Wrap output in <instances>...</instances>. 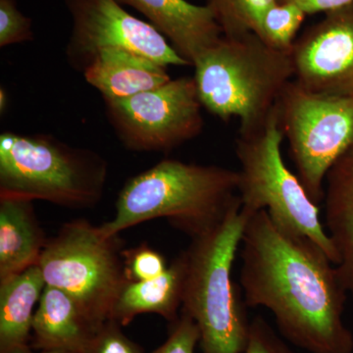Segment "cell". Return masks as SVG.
<instances>
[{
	"instance_id": "6da1fadb",
	"label": "cell",
	"mask_w": 353,
	"mask_h": 353,
	"mask_svg": "<svg viewBox=\"0 0 353 353\" xmlns=\"http://www.w3.org/2000/svg\"><path fill=\"white\" fill-rule=\"evenodd\" d=\"M241 257L246 307L268 309L282 336L305 352H353V334L343 320L347 290L314 241L262 210L246 223Z\"/></svg>"
},
{
	"instance_id": "7a4b0ae2",
	"label": "cell",
	"mask_w": 353,
	"mask_h": 353,
	"mask_svg": "<svg viewBox=\"0 0 353 353\" xmlns=\"http://www.w3.org/2000/svg\"><path fill=\"white\" fill-rule=\"evenodd\" d=\"M239 173L217 165L164 159L132 176L118 194L115 215L99 230L112 236L130 228L165 218L189 236L208 233L240 199Z\"/></svg>"
},
{
	"instance_id": "3957f363",
	"label": "cell",
	"mask_w": 353,
	"mask_h": 353,
	"mask_svg": "<svg viewBox=\"0 0 353 353\" xmlns=\"http://www.w3.org/2000/svg\"><path fill=\"white\" fill-rule=\"evenodd\" d=\"M192 67L203 108L224 122L238 118L241 134L264 126L294 80L290 51L272 48L254 32L223 36Z\"/></svg>"
},
{
	"instance_id": "277c9868",
	"label": "cell",
	"mask_w": 353,
	"mask_h": 353,
	"mask_svg": "<svg viewBox=\"0 0 353 353\" xmlns=\"http://www.w3.org/2000/svg\"><path fill=\"white\" fill-rule=\"evenodd\" d=\"M252 216L239 199L217 226L192 239L183 252L185 275L181 311L196 323L202 353H243L245 350L250 322L232 270Z\"/></svg>"
},
{
	"instance_id": "5b68a950",
	"label": "cell",
	"mask_w": 353,
	"mask_h": 353,
	"mask_svg": "<svg viewBox=\"0 0 353 353\" xmlns=\"http://www.w3.org/2000/svg\"><path fill=\"white\" fill-rule=\"evenodd\" d=\"M109 165L101 153L52 134H0V199L92 208L105 190Z\"/></svg>"
},
{
	"instance_id": "8992f818",
	"label": "cell",
	"mask_w": 353,
	"mask_h": 353,
	"mask_svg": "<svg viewBox=\"0 0 353 353\" xmlns=\"http://www.w3.org/2000/svg\"><path fill=\"white\" fill-rule=\"evenodd\" d=\"M283 141L276 108L263 127L252 134H239L234 152L240 163L241 208L250 215L266 210L280 226L314 241L336 266L340 259L320 218V208L285 165Z\"/></svg>"
},
{
	"instance_id": "52a82bcc",
	"label": "cell",
	"mask_w": 353,
	"mask_h": 353,
	"mask_svg": "<svg viewBox=\"0 0 353 353\" xmlns=\"http://www.w3.org/2000/svg\"><path fill=\"white\" fill-rule=\"evenodd\" d=\"M123 245L119 234L104 236L99 226L80 218L48 239L39 260L46 284L68 294L97 332L111 319L128 283Z\"/></svg>"
},
{
	"instance_id": "ba28073f",
	"label": "cell",
	"mask_w": 353,
	"mask_h": 353,
	"mask_svg": "<svg viewBox=\"0 0 353 353\" xmlns=\"http://www.w3.org/2000/svg\"><path fill=\"white\" fill-rule=\"evenodd\" d=\"M276 111L296 176L312 201L320 204L327 173L353 141V99L314 94L292 80Z\"/></svg>"
},
{
	"instance_id": "9c48e42d",
	"label": "cell",
	"mask_w": 353,
	"mask_h": 353,
	"mask_svg": "<svg viewBox=\"0 0 353 353\" xmlns=\"http://www.w3.org/2000/svg\"><path fill=\"white\" fill-rule=\"evenodd\" d=\"M103 102L114 134L130 152H170L203 132V106L194 77Z\"/></svg>"
},
{
	"instance_id": "30bf717a",
	"label": "cell",
	"mask_w": 353,
	"mask_h": 353,
	"mask_svg": "<svg viewBox=\"0 0 353 353\" xmlns=\"http://www.w3.org/2000/svg\"><path fill=\"white\" fill-rule=\"evenodd\" d=\"M72 28L67 63L83 73L102 50L134 51L165 66H190L152 25L131 15L117 0H64Z\"/></svg>"
},
{
	"instance_id": "8fae6325",
	"label": "cell",
	"mask_w": 353,
	"mask_h": 353,
	"mask_svg": "<svg viewBox=\"0 0 353 353\" xmlns=\"http://www.w3.org/2000/svg\"><path fill=\"white\" fill-rule=\"evenodd\" d=\"M290 57L294 80L306 90L353 99V2L308 27Z\"/></svg>"
},
{
	"instance_id": "7c38bea8",
	"label": "cell",
	"mask_w": 353,
	"mask_h": 353,
	"mask_svg": "<svg viewBox=\"0 0 353 353\" xmlns=\"http://www.w3.org/2000/svg\"><path fill=\"white\" fill-rule=\"evenodd\" d=\"M117 1L143 14L190 66L223 37L212 11L205 4L196 6L187 0Z\"/></svg>"
},
{
	"instance_id": "4fadbf2b",
	"label": "cell",
	"mask_w": 353,
	"mask_h": 353,
	"mask_svg": "<svg viewBox=\"0 0 353 353\" xmlns=\"http://www.w3.org/2000/svg\"><path fill=\"white\" fill-rule=\"evenodd\" d=\"M97 333L68 294L46 285L34 312L32 348L90 353Z\"/></svg>"
},
{
	"instance_id": "5bb4252c",
	"label": "cell",
	"mask_w": 353,
	"mask_h": 353,
	"mask_svg": "<svg viewBox=\"0 0 353 353\" xmlns=\"http://www.w3.org/2000/svg\"><path fill=\"white\" fill-rule=\"evenodd\" d=\"M323 201L325 229L340 259L336 269L353 303V141L327 173Z\"/></svg>"
},
{
	"instance_id": "9a60e30c",
	"label": "cell",
	"mask_w": 353,
	"mask_h": 353,
	"mask_svg": "<svg viewBox=\"0 0 353 353\" xmlns=\"http://www.w3.org/2000/svg\"><path fill=\"white\" fill-rule=\"evenodd\" d=\"M167 68L134 51L111 48L101 51L83 75L102 99H122L169 82Z\"/></svg>"
},
{
	"instance_id": "2e32d148",
	"label": "cell",
	"mask_w": 353,
	"mask_h": 353,
	"mask_svg": "<svg viewBox=\"0 0 353 353\" xmlns=\"http://www.w3.org/2000/svg\"><path fill=\"white\" fill-rule=\"evenodd\" d=\"M46 285L39 265L0 281V353L32 352V322Z\"/></svg>"
},
{
	"instance_id": "e0dca14e",
	"label": "cell",
	"mask_w": 353,
	"mask_h": 353,
	"mask_svg": "<svg viewBox=\"0 0 353 353\" xmlns=\"http://www.w3.org/2000/svg\"><path fill=\"white\" fill-rule=\"evenodd\" d=\"M185 259L181 252L161 275L152 280L130 282L121 290L111 319L125 327L137 316L152 313L173 323L182 309Z\"/></svg>"
},
{
	"instance_id": "ac0fdd59",
	"label": "cell",
	"mask_w": 353,
	"mask_h": 353,
	"mask_svg": "<svg viewBox=\"0 0 353 353\" xmlns=\"http://www.w3.org/2000/svg\"><path fill=\"white\" fill-rule=\"evenodd\" d=\"M48 240L34 201L0 199V281L38 265Z\"/></svg>"
},
{
	"instance_id": "d6986e66",
	"label": "cell",
	"mask_w": 353,
	"mask_h": 353,
	"mask_svg": "<svg viewBox=\"0 0 353 353\" xmlns=\"http://www.w3.org/2000/svg\"><path fill=\"white\" fill-rule=\"evenodd\" d=\"M277 0H204L224 37L259 31L262 16Z\"/></svg>"
},
{
	"instance_id": "ffe728a7",
	"label": "cell",
	"mask_w": 353,
	"mask_h": 353,
	"mask_svg": "<svg viewBox=\"0 0 353 353\" xmlns=\"http://www.w3.org/2000/svg\"><path fill=\"white\" fill-rule=\"evenodd\" d=\"M307 13L296 3H276L262 16L257 36L276 50H292Z\"/></svg>"
},
{
	"instance_id": "44dd1931",
	"label": "cell",
	"mask_w": 353,
	"mask_h": 353,
	"mask_svg": "<svg viewBox=\"0 0 353 353\" xmlns=\"http://www.w3.org/2000/svg\"><path fill=\"white\" fill-rule=\"evenodd\" d=\"M125 274L130 282L152 280L163 274L169 265L162 253L146 243L122 250Z\"/></svg>"
},
{
	"instance_id": "7402d4cb",
	"label": "cell",
	"mask_w": 353,
	"mask_h": 353,
	"mask_svg": "<svg viewBox=\"0 0 353 353\" xmlns=\"http://www.w3.org/2000/svg\"><path fill=\"white\" fill-rule=\"evenodd\" d=\"M34 39L32 21L19 10L17 0H0V48Z\"/></svg>"
},
{
	"instance_id": "603a6c76",
	"label": "cell",
	"mask_w": 353,
	"mask_h": 353,
	"mask_svg": "<svg viewBox=\"0 0 353 353\" xmlns=\"http://www.w3.org/2000/svg\"><path fill=\"white\" fill-rule=\"evenodd\" d=\"M201 334L190 315L181 311L178 319L170 323L166 341L150 353H194Z\"/></svg>"
},
{
	"instance_id": "cb8c5ba5",
	"label": "cell",
	"mask_w": 353,
	"mask_h": 353,
	"mask_svg": "<svg viewBox=\"0 0 353 353\" xmlns=\"http://www.w3.org/2000/svg\"><path fill=\"white\" fill-rule=\"evenodd\" d=\"M123 327L109 320L99 330L90 353H145L139 343L125 334Z\"/></svg>"
},
{
	"instance_id": "d4e9b609",
	"label": "cell",
	"mask_w": 353,
	"mask_h": 353,
	"mask_svg": "<svg viewBox=\"0 0 353 353\" xmlns=\"http://www.w3.org/2000/svg\"><path fill=\"white\" fill-rule=\"evenodd\" d=\"M243 353H294L261 316L250 322V334Z\"/></svg>"
},
{
	"instance_id": "484cf974",
	"label": "cell",
	"mask_w": 353,
	"mask_h": 353,
	"mask_svg": "<svg viewBox=\"0 0 353 353\" xmlns=\"http://www.w3.org/2000/svg\"><path fill=\"white\" fill-rule=\"evenodd\" d=\"M278 3H296L307 13H326L352 3L353 0H277Z\"/></svg>"
},
{
	"instance_id": "4316f807",
	"label": "cell",
	"mask_w": 353,
	"mask_h": 353,
	"mask_svg": "<svg viewBox=\"0 0 353 353\" xmlns=\"http://www.w3.org/2000/svg\"><path fill=\"white\" fill-rule=\"evenodd\" d=\"M7 104H8V94L6 88L3 87L0 88V112L3 114L7 109Z\"/></svg>"
},
{
	"instance_id": "83f0119b",
	"label": "cell",
	"mask_w": 353,
	"mask_h": 353,
	"mask_svg": "<svg viewBox=\"0 0 353 353\" xmlns=\"http://www.w3.org/2000/svg\"><path fill=\"white\" fill-rule=\"evenodd\" d=\"M28 353H74L69 352H62V350H38L37 352H28Z\"/></svg>"
}]
</instances>
